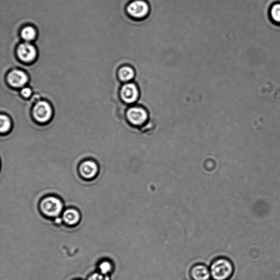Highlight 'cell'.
I'll list each match as a JSON object with an SVG mask.
<instances>
[{"instance_id":"cell-17","label":"cell","mask_w":280,"mask_h":280,"mask_svg":"<svg viewBox=\"0 0 280 280\" xmlns=\"http://www.w3.org/2000/svg\"><path fill=\"white\" fill-rule=\"evenodd\" d=\"M88 280H110V278L109 275L103 274L100 272L92 273L89 276Z\"/></svg>"},{"instance_id":"cell-6","label":"cell","mask_w":280,"mask_h":280,"mask_svg":"<svg viewBox=\"0 0 280 280\" xmlns=\"http://www.w3.org/2000/svg\"><path fill=\"white\" fill-rule=\"evenodd\" d=\"M17 53L19 58L26 63L34 60L36 56L35 48L29 43H23L19 46Z\"/></svg>"},{"instance_id":"cell-5","label":"cell","mask_w":280,"mask_h":280,"mask_svg":"<svg viewBox=\"0 0 280 280\" xmlns=\"http://www.w3.org/2000/svg\"><path fill=\"white\" fill-rule=\"evenodd\" d=\"M127 10L128 14L132 17L141 19L148 15L149 7L146 2L142 0H136L129 4Z\"/></svg>"},{"instance_id":"cell-7","label":"cell","mask_w":280,"mask_h":280,"mask_svg":"<svg viewBox=\"0 0 280 280\" xmlns=\"http://www.w3.org/2000/svg\"><path fill=\"white\" fill-rule=\"evenodd\" d=\"M190 276L192 280H210L211 278L209 267L203 264H197L191 267Z\"/></svg>"},{"instance_id":"cell-16","label":"cell","mask_w":280,"mask_h":280,"mask_svg":"<svg viewBox=\"0 0 280 280\" xmlns=\"http://www.w3.org/2000/svg\"><path fill=\"white\" fill-rule=\"evenodd\" d=\"M0 130L2 133L9 131L11 128V122L9 118L6 116L2 115L0 117Z\"/></svg>"},{"instance_id":"cell-2","label":"cell","mask_w":280,"mask_h":280,"mask_svg":"<svg viewBox=\"0 0 280 280\" xmlns=\"http://www.w3.org/2000/svg\"><path fill=\"white\" fill-rule=\"evenodd\" d=\"M41 210L43 214L50 217H57L63 209V205L58 199L48 197L41 203Z\"/></svg>"},{"instance_id":"cell-4","label":"cell","mask_w":280,"mask_h":280,"mask_svg":"<svg viewBox=\"0 0 280 280\" xmlns=\"http://www.w3.org/2000/svg\"><path fill=\"white\" fill-rule=\"evenodd\" d=\"M127 118L133 125L140 126L147 121L148 115L145 109L140 107H134L128 110Z\"/></svg>"},{"instance_id":"cell-3","label":"cell","mask_w":280,"mask_h":280,"mask_svg":"<svg viewBox=\"0 0 280 280\" xmlns=\"http://www.w3.org/2000/svg\"><path fill=\"white\" fill-rule=\"evenodd\" d=\"M52 115V110L47 103L40 102L37 103L34 109V116L35 119L40 122L48 121Z\"/></svg>"},{"instance_id":"cell-10","label":"cell","mask_w":280,"mask_h":280,"mask_svg":"<svg viewBox=\"0 0 280 280\" xmlns=\"http://www.w3.org/2000/svg\"><path fill=\"white\" fill-rule=\"evenodd\" d=\"M97 171V165L91 161H85L80 167V173L86 178L94 177L96 175Z\"/></svg>"},{"instance_id":"cell-12","label":"cell","mask_w":280,"mask_h":280,"mask_svg":"<svg viewBox=\"0 0 280 280\" xmlns=\"http://www.w3.org/2000/svg\"><path fill=\"white\" fill-rule=\"evenodd\" d=\"M269 12L272 21L280 25V2L273 4L269 8Z\"/></svg>"},{"instance_id":"cell-8","label":"cell","mask_w":280,"mask_h":280,"mask_svg":"<svg viewBox=\"0 0 280 280\" xmlns=\"http://www.w3.org/2000/svg\"><path fill=\"white\" fill-rule=\"evenodd\" d=\"M138 96V89L134 84L128 83L123 86L121 97L124 102L128 104L133 103L137 101Z\"/></svg>"},{"instance_id":"cell-1","label":"cell","mask_w":280,"mask_h":280,"mask_svg":"<svg viewBox=\"0 0 280 280\" xmlns=\"http://www.w3.org/2000/svg\"><path fill=\"white\" fill-rule=\"evenodd\" d=\"M211 277L213 280H229L234 273V265L229 259L220 257L215 259L210 267Z\"/></svg>"},{"instance_id":"cell-13","label":"cell","mask_w":280,"mask_h":280,"mask_svg":"<svg viewBox=\"0 0 280 280\" xmlns=\"http://www.w3.org/2000/svg\"><path fill=\"white\" fill-rule=\"evenodd\" d=\"M120 79L124 82H128L132 80L134 77V71L130 67H123L119 71Z\"/></svg>"},{"instance_id":"cell-11","label":"cell","mask_w":280,"mask_h":280,"mask_svg":"<svg viewBox=\"0 0 280 280\" xmlns=\"http://www.w3.org/2000/svg\"><path fill=\"white\" fill-rule=\"evenodd\" d=\"M80 220L78 211L74 209H68L63 214V220L68 226H74Z\"/></svg>"},{"instance_id":"cell-19","label":"cell","mask_w":280,"mask_h":280,"mask_svg":"<svg viewBox=\"0 0 280 280\" xmlns=\"http://www.w3.org/2000/svg\"><path fill=\"white\" fill-rule=\"evenodd\" d=\"M61 222V220L60 219H58V218H57V219H56V220H55V222H56V223H60Z\"/></svg>"},{"instance_id":"cell-18","label":"cell","mask_w":280,"mask_h":280,"mask_svg":"<svg viewBox=\"0 0 280 280\" xmlns=\"http://www.w3.org/2000/svg\"><path fill=\"white\" fill-rule=\"evenodd\" d=\"M21 93L25 98H29L32 95V91L29 88H24L22 89Z\"/></svg>"},{"instance_id":"cell-9","label":"cell","mask_w":280,"mask_h":280,"mask_svg":"<svg viewBox=\"0 0 280 280\" xmlns=\"http://www.w3.org/2000/svg\"><path fill=\"white\" fill-rule=\"evenodd\" d=\"M9 83L15 87H22L28 81V77L26 73L20 70L12 71L8 76Z\"/></svg>"},{"instance_id":"cell-15","label":"cell","mask_w":280,"mask_h":280,"mask_svg":"<svg viewBox=\"0 0 280 280\" xmlns=\"http://www.w3.org/2000/svg\"><path fill=\"white\" fill-rule=\"evenodd\" d=\"M23 39L26 41H31L35 38L36 32L34 28L32 27H27L24 28L22 32Z\"/></svg>"},{"instance_id":"cell-14","label":"cell","mask_w":280,"mask_h":280,"mask_svg":"<svg viewBox=\"0 0 280 280\" xmlns=\"http://www.w3.org/2000/svg\"><path fill=\"white\" fill-rule=\"evenodd\" d=\"M100 272L105 275H109L113 271L114 266L109 260L103 261L99 265Z\"/></svg>"}]
</instances>
